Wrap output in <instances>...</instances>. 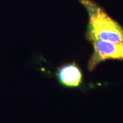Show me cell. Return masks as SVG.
<instances>
[{
	"label": "cell",
	"mask_w": 123,
	"mask_h": 123,
	"mask_svg": "<svg viewBox=\"0 0 123 123\" xmlns=\"http://www.w3.org/2000/svg\"><path fill=\"white\" fill-rule=\"evenodd\" d=\"M88 17L86 38L91 43L103 41L123 43V27L93 0H79Z\"/></svg>",
	"instance_id": "6da1fadb"
},
{
	"label": "cell",
	"mask_w": 123,
	"mask_h": 123,
	"mask_svg": "<svg viewBox=\"0 0 123 123\" xmlns=\"http://www.w3.org/2000/svg\"><path fill=\"white\" fill-rule=\"evenodd\" d=\"M93 53L88 63V69L94 70L102 62L107 60L123 61V43L93 41Z\"/></svg>",
	"instance_id": "7a4b0ae2"
},
{
	"label": "cell",
	"mask_w": 123,
	"mask_h": 123,
	"mask_svg": "<svg viewBox=\"0 0 123 123\" xmlns=\"http://www.w3.org/2000/svg\"><path fill=\"white\" fill-rule=\"evenodd\" d=\"M55 77L60 85L66 88H78L83 83L81 70L75 62L62 64L56 68Z\"/></svg>",
	"instance_id": "3957f363"
}]
</instances>
